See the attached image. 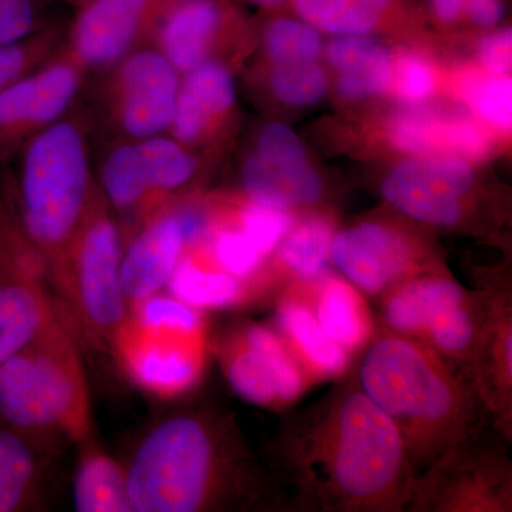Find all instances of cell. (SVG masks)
Masks as SVG:
<instances>
[{"label": "cell", "instance_id": "6da1fadb", "mask_svg": "<svg viewBox=\"0 0 512 512\" xmlns=\"http://www.w3.org/2000/svg\"><path fill=\"white\" fill-rule=\"evenodd\" d=\"M289 507L311 512H400L417 471L389 417L356 376L291 414L269 447Z\"/></svg>", "mask_w": 512, "mask_h": 512}, {"label": "cell", "instance_id": "7a4b0ae2", "mask_svg": "<svg viewBox=\"0 0 512 512\" xmlns=\"http://www.w3.org/2000/svg\"><path fill=\"white\" fill-rule=\"evenodd\" d=\"M133 512H259L289 507L248 446L234 414L198 407L170 414L124 463Z\"/></svg>", "mask_w": 512, "mask_h": 512}, {"label": "cell", "instance_id": "3957f363", "mask_svg": "<svg viewBox=\"0 0 512 512\" xmlns=\"http://www.w3.org/2000/svg\"><path fill=\"white\" fill-rule=\"evenodd\" d=\"M362 392L394 424L417 476L490 416L473 383L426 343L376 329L355 373Z\"/></svg>", "mask_w": 512, "mask_h": 512}, {"label": "cell", "instance_id": "277c9868", "mask_svg": "<svg viewBox=\"0 0 512 512\" xmlns=\"http://www.w3.org/2000/svg\"><path fill=\"white\" fill-rule=\"evenodd\" d=\"M90 131L89 117L70 110L22 148L16 171L9 168L20 224L45 262L55 296L70 247L97 191Z\"/></svg>", "mask_w": 512, "mask_h": 512}, {"label": "cell", "instance_id": "5b68a950", "mask_svg": "<svg viewBox=\"0 0 512 512\" xmlns=\"http://www.w3.org/2000/svg\"><path fill=\"white\" fill-rule=\"evenodd\" d=\"M0 421L47 451L94 433L80 340L62 312L0 363Z\"/></svg>", "mask_w": 512, "mask_h": 512}, {"label": "cell", "instance_id": "8992f818", "mask_svg": "<svg viewBox=\"0 0 512 512\" xmlns=\"http://www.w3.org/2000/svg\"><path fill=\"white\" fill-rule=\"evenodd\" d=\"M210 349L202 311L161 292L131 306L110 353L138 390L177 400L200 384Z\"/></svg>", "mask_w": 512, "mask_h": 512}, {"label": "cell", "instance_id": "52a82bcc", "mask_svg": "<svg viewBox=\"0 0 512 512\" xmlns=\"http://www.w3.org/2000/svg\"><path fill=\"white\" fill-rule=\"evenodd\" d=\"M124 241L99 185L74 238L56 303L80 343L110 352L130 306L121 286Z\"/></svg>", "mask_w": 512, "mask_h": 512}, {"label": "cell", "instance_id": "ba28073f", "mask_svg": "<svg viewBox=\"0 0 512 512\" xmlns=\"http://www.w3.org/2000/svg\"><path fill=\"white\" fill-rule=\"evenodd\" d=\"M201 170L195 151L161 134L117 141L101 160L96 180L126 242L154 212L192 197Z\"/></svg>", "mask_w": 512, "mask_h": 512}, {"label": "cell", "instance_id": "9c48e42d", "mask_svg": "<svg viewBox=\"0 0 512 512\" xmlns=\"http://www.w3.org/2000/svg\"><path fill=\"white\" fill-rule=\"evenodd\" d=\"M45 262L20 224L9 167L0 168V363L59 315Z\"/></svg>", "mask_w": 512, "mask_h": 512}, {"label": "cell", "instance_id": "30bf717a", "mask_svg": "<svg viewBox=\"0 0 512 512\" xmlns=\"http://www.w3.org/2000/svg\"><path fill=\"white\" fill-rule=\"evenodd\" d=\"M511 507L512 471L507 451L481 429L421 471L409 510L510 512Z\"/></svg>", "mask_w": 512, "mask_h": 512}, {"label": "cell", "instance_id": "8fae6325", "mask_svg": "<svg viewBox=\"0 0 512 512\" xmlns=\"http://www.w3.org/2000/svg\"><path fill=\"white\" fill-rule=\"evenodd\" d=\"M104 77V117L119 141L168 133L181 74L156 47H141Z\"/></svg>", "mask_w": 512, "mask_h": 512}, {"label": "cell", "instance_id": "7c38bea8", "mask_svg": "<svg viewBox=\"0 0 512 512\" xmlns=\"http://www.w3.org/2000/svg\"><path fill=\"white\" fill-rule=\"evenodd\" d=\"M215 349L231 389L254 406L284 409L301 399L312 383L281 333L271 326H239Z\"/></svg>", "mask_w": 512, "mask_h": 512}, {"label": "cell", "instance_id": "4fadbf2b", "mask_svg": "<svg viewBox=\"0 0 512 512\" xmlns=\"http://www.w3.org/2000/svg\"><path fill=\"white\" fill-rule=\"evenodd\" d=\"M168 0H89L64 28L60 50L87 76L106 74L124 57L151 46Z\"/></svg>", "mask_w": 512, "mask_h": 512}, {"label": "cell", "instance_id": "5bb4252c", "mask_svg": "<svg viewBox=\"0 0 512 512\" xmlns=\"http://www.w3.org/2000/svg\"><path fill=\"white\" fill-rule=\"evenodd\" d=\"M87 74L62 50L0 93V168L37 134L62 119L82 93Z\"/></svg>", "mask_w": 512, "mask_h": 512}, {"label": "cell", "instance_id": "9a60e30c", "mask_svg": "<svg viewBox=\"0 0 512 512\" xmlns=\"http://www.w3.org/2000/svg\"><path fill=\"white\" fill-rule=\"evenodd\" d=\"M473 188V168L463 158L423 156L394 165L383 180L382 195L414 221L454 228L466 218Z\"/></svg>", "mask_w": 512, "mask_h": 512}, {"label": "cell", "instance_id": "2e32d148", "mask_svg": "<svg viewBox=\"0 0 512 512\" xmlns=\"http://www.w3.org/2000/svg\"><path fill=\"white\" fill-rule=\"evenodd\" d=\"M330 261L363 295L384 293L429 271L417 242L393 225L365 221L333 235Z\"/></svg>", "mask_w": 512, "mask_h": 512}, {"label": "cell", "instance_id": "e0dca14e", "mask_svg": "<svg viewBox=\"0 0 512 512\" xmlns=\"http://www.w3.org/2000/svg\"><path fill=\"white\" fill-rule=\"evenodd\" d=\"M241 185L248 201L288 212L315 204L323 195L322 180L309 164L301 138L282 123L259 131L255 151L242 165Z\"/></svg>", "mask_w": 512, "mask_h": 512}, {"label": "cell", "instance_id": "ac0fdd59", "mask_svg": "<svg viewBox=\"0 0 512 512\" xmlns=\"http://www.w3.org/2000/svg\"><path fill=\"white\" fill-rule=\"evenodd\" d=\"M244 29V19L231 0H168L151 46L183 76L202 63L221 62V50Z\"/></svg>", "mask_w": 512, "mask_h": 512}, {"label": "cell", "instance_id": "d6986e66", "mask_svg": "<svg viewBox=\"0 0 512 512\" xmlns=\"http://www.w3.org/2000/svg\"><path fill=\"white\" fill-rule=\"evenodd\" d=\"M483 319L471 383L504 439L511 437L512 309L510 288L481 289Z\"/></svg>", "mask_w": 512, "mask_h": 512}, {"label": "cell", "instance_id": "ffe728a7", "mask_svg": "<svg viewBox=\"0 0 512 512\" xmlns=\"http://www.w3.org/2000/svg\"><path fill=\"white\" fill-rule=\"evenodd\" d=\"M178 202L154 212L124 242L120 278L130 308L167 288L187 252Z\"/></svg>", "mask_w": 512, "mask_h": 512}, {"label": "cell", "instance_id": "44dd1931", "mask_svg": "<svg viewBox=\"0 0 512 512\" xmlns=\"http://www.w3.org/2000/svg\"><path fill=\"white\" fill-rule=\"evenodd\" d=\"M237 104V86L227 63L205 62L181 76L168 136L195 151L224 130Z\"/></svg>", "mask_w": 512, "mask_h": 512}, {"label": "cell", "instance_id": "7402d4cb", "mask_svg": "<svg viewBox=\"0 0 512 512\" xmlns=\"http://www.w3.org/2000/svg\"><path fill=\"white\" fill-rule=\"evenodd\" d=\"M468 292L450 275L421 272L384 293L383 328L421 340L443 313L467 298Z\"/></svg>", "mask_w": 512, "mask_h": 512}, {"label": "cell", "instance_id": "603a6c76", "mask_svg": "<svg viewBox=\"0 0 512 512\" xmlns=\"http://www.w3.org/2000/svg\"><path fill=\"white\" fill-rule=\"evenodd\" d=\"M276 326L311 382L346 375L352 355L323 332L298 288H289L279 299Z\"/></svg>", "mask_w": 512, "mask_h": 512}, {"label": "cell", "instance_id": "cb8c5ba5", "mask_svg": "<svg viewBox=\"0 0 512 512\" xmlns=\"http://www.w3.org/2000/svg\"><path fill=\"white\" fill-rule=\"evenodd\" d=\"M308 285L311 296H306L301 286L298 289L323 332L349 355L366 348L375 336L376 326L365 295L343 276L328 274Z\"/></svg>", "mask_w": 512, "mask_h": 512}, {"label": "cell", "instance_id": "d4e9b609", "mask_svg": "<svg viewBox=\"0 0 512 512\" xmlns=\"http://www.w3.org/2000/svg\"><path fill=\"white\" fill-rule=\"evenodd\" d=\"M47 453L0 421V512L46 507Z\"/></svg>", "mask_w": 512, "mask_h": 512}, {"label": "cell", "instance_id": "484cf974", "mask_svg": "<svg viewBox=\"0 0 512 512\" xmlns=\"http://www.w3.org/2000/svg\"><path fill=\"white\" fill-rule=\"evenodd\" d=\"M328 60L339 73L338 90L343 99H372L392 87L393 57L375 37L336 36L328 45Z\"/></svg>", "mask_w": 512, "mask_h": 512}, {"label": "cell", "instance_id": "4316f807", "mask_svg": "<svg viewBox=\"0 0 512 512\" xmlns=\"http://www.w3.org/2000/svg\"><path fill=\"white\" fill-rule=\"evenodd\" d=\"M73 507L77 512H133L128 497L126 466L94 439L76 444Z\"/></svg>", "mask_w": 512, "mask_h": 512}, {"label": "cell", "instance_id": "83f0119b", "mask_svg": "<svg viewBox=\"0 0 512 512\" xmlns=\"http://www.w3.org/2000/svg\"><path fill=\"white\" fill-rule=\"evenodd\" d=\"M167 289L174 298L200 311L252 302L248 282L222 271L201 244L187 249Z\"/></svg>", "mask_w": 512, "mask_h": 512}, {"label": "cell", "instance_id": "f1b7e54d", "mask_svg": "<svg viewBox=\"0 0 512 512\" xmlns=\"http://www.w3.org/2000/svg\"><path fill=\"white\" fill-rule=\"evenodd\" d=\"M333 235L332 222L323 215H309L293 224L275 249L279 268L299 284H309L330 274Z\"/></svg>", "mask_w": 512, "mask_h": 512}, {"label": "cell", "instance_id": "f546056e", "mask_svg": "<svg viewBox=\"0 0 512 512\" xmlns=\"http://www.w3.org/2000/svg\"><path fill=\"white\" fill-rule=\"evenodd\" d=\"M291 3L299 19L333 36L369 35L384 16L360 0H291Z\"/></svg>", "mask_w": 512, "mask_h": 512}, {"label": "cell", "instance_id": "4dcf8cb0", "mask_svg": "<svg viewBox=\"0 0 512 512\" xmlns=\"http://www.w3.org/2000/svg\"><path fill=\"white\" fill-rule=\"evenodd\" d=\"M262 49L272 66L316 62L323 43L319 30L302 19L279 16L265 23Z\"/></svg>", "mask_w": 512, "mask_h": 512}, {"label": "cell", "instance_id": "1f68e13d", "mask_svg": "<svg viewBox=\"0 0 512 512\" xmlns=\"http://www.w3.org/2000/svg\"><path fill=\"white\" fill-rule=\"evenodd\" d=\"M390 143L414 157L444 156V116L419 106L394 114L387 127Z\"/></svg>", "mask_w": 512, "mask_h": 512}, {"label": "cell", "instance_id": "d6a6232c", "mask_svg": "<svg viewBox=\"0 0 512 512\" xmlns=\"http://www.w3.org/2000/svg\"><path fill=\"white\" fill-rule=\"evenodd\" d=\"M63 35L64 26L50 22L26 39L0 46V93L52 59L62 47Z\"/></svg>", "mask_w": 512, "mask_h": 512}, {"label": "cell", "instance_id": "836d02e7", "mask_svg": "<svg viewBox=\"0 0 512 512\" xmlns=\"http://www.w3.org/2000/svg\"><path fill=\"white\" fill-rule=\"evenodd\" d=\"M268 86L272 96L285 106H313L325 96L328 77L316 62L278 64L272 66Z\"/></svg>", "mask_w": 512, "mask_h": 512}, {"label": "cell", "instance_id": "e575fe53", "mask_svg": "<svg viewBox=\"0 0 512 512\" xmlns=\"http://www.w3.org/2000/svg\"><path fill=\"white\" fill-rule=\"evenodd\" d=\"M225 218L237 225L266 259L274 254L279 242L293 225L291 212L264 207L247 198L238 205L235 217Z\"/></svg>", "mask_w": 512, "mask_h": 512}, {"label": "cell", "instance_id": "d590c367", "mask_svg": "<svg viewBox=\"0 0 512 512\" xmlns=\"http://www.w3.org/2000/svg\"><path fill=\"white\" fill-rule=\"evenodd\" d=\"M464 97L474 111L497 130H511L512 84L507 76L473 79L464 89Z\"/></svg>", "mask_w": 512, "mask_h": 512}, {"label": "cell", "instance_id": "8d00e7d4", "mask_svg": "<svg viewBox=\"0 0 512 512\" xmlns=\"http://www.w3.org/2000/svg\"><path fill=\"white\" fill-rule=\"evenodd\" d=\"M490 151V138L470 114L453 111L444 116V156L483 160Z\"/></svg>", "mask_w": 512, "mask_h": 512}, {"label": "cell", "instance_id": "74e56055", "mask_svg": "<svg viewBox=\"0 0 512 512\" xmlns=\"http://www.w3.org/2000/svg\"><path fill=\"white\" fill-rule=\"evenodd\" d=\"M49 0H0V46L26 39L49 25Z\"/></svg>", "mask_w": 512, "mask_h": 512}, {"label": "cell", "instance_id": "f35d334b", "mask_svg": "<svg viewBox=\"0 0 512 512\" xmlns=\"http://www.w3.org/2000/svg\"><path fill=\"white\" fill-rule=\"evenodd\" d=\"M392 86L407 106H419L436 90V74L427 60L403 55L393 62Z\"/></svg>", "mask_w": 512, "mask_h": 512}, {"label": "cell", "instance_id": "ab89813d", "mask_svg": "<svg viewBox=\"0 0 512 512\" xmlns=\"http://www.w3.org/2000/svg\"><path fill=\"white\" fill-rule=\"evenodd\" d=\"M431 10L441 23L466 18L480 28H493L504 18L503 0H430Z\"/></svg>", "mask_w": 512, "mask_h": 512}, {"label": "cell", "instance_id": "60d3db41", "mask_svg": "<svg viewBox=\"0 0 512 512\" xmlns=\"http://www.w3.org/2000/svg\"><path fill=\"white\" fill-rule=\"evenodd\" d=\"M511 28L497 30L485 36L478 47V57L490 76H507L511 70Z\"/></svg>", "mask_w": 512, "mask_h": 512}, {"label": "cell", "instance_id": "b9f144b4", "mask_svg": "<svg viewBox=\"0 0 512 512\" xmlns=\"http://www.w3.org/2000/svg\"><path fill=\"white\" fill-rule=\"evenodd\" d=\"M360 2L382 13H386L387 10L392 9L394 5V0H360Z\"/></svg>", "mask_w": 512, "mask_h": 512}, {"label": "cell", "instance_id": "7bdbcfd3", "mask_svg": "<svg viewBox=\"0 0 512 512\" xmlns=\"http://www.w3.org/2000/svg\"><path fill=\"white\" fill-rule=\"evenodd\" d=\"M244 2L252 3V5L261 6L265 9H278L286 5L289 0H244Z\"/></svg>", "mask_w": 512, "mask_h": 512}, {"label": "cell", "instance_id": "ee69618b", "mask_svg": "<svg viewBox=\"0 0 512 512\" xmlns=\"http://www.w3.org/2000/svg\"><path fill=\"white\" fill-rule=\"evenodd\" d=\"M49 2L64 3V5H69L72 6V8L76 9L79 8V6L84 5V3L89 2V0H49Z\"/></svg>", "mask_w": 512, "mask_h": 512}]
</instances>
